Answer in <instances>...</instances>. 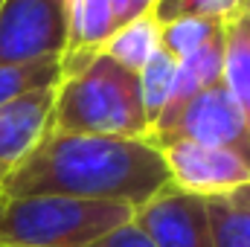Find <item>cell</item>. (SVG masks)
<instances>
[{
	"mask_svg": "<svg viewBox=\"0 0 250 247\" xmlns=\"http://www.w3.org/2000/svg\"><path fill=\"white\" fill-rule=\"evenodd\" d=\"M172 186L160 148L148 140L47 131L3 181L0 198L67 195L143 206Z\"/></svg>",
	"mask_w": 250,
	"mask_h": 247,
	"instance_id": "cell-1",
	"label": "cell"
},
{
	"mask_svg": "<svg viewBox=\"0 0 250 247\" xmlns=\"http://www.w3.org/2000/svg\"><path fill=\"white\" fill-rule=\"evenodd\" d=\"M50 128L64 134L148 140L151 125L143 105L140 73L105 53L62 64Z\"/></svg>",
	"mask_w": 250,
	"mask_h": 247,
	"instance_id": "cell-2",
	"label": "cell"
},
{
	"mask_svg": "<svg viewBox=\"0 0 250 247\" xmlns=\"http://www.w3.org/2000/svg\"><path fill=\"white\" fill-rule=\"evenodd\" d=\"M134 221V206L67 195L0 198V242L23 247H90Z\"/></svg>",
	"mask_w": 250,
	"mask_h": 247,
	"instance_id": "cell-3",
	"label": "cell"
},
{
	"mask_svg": "<svg viewBox=\"0 0 250 247\" xmlns=\"http://www.w3.org/2000/svg\"><path fill=\"white\" fill-rule=\"evenodd\" d=\"M70 0H3L0 64L53 62L67 53Z\"/></svg>",
	"mask_w": 250,
	"mask_h": 247,
	"instance_id": "cell-4",
	"label": "cell"
},
{
	"mask_svg": "<svg viewBox=\"0 0 250 247\" xmlns=\"http://www.w3.org/2000/svg\"><path fill=\"white\" fill-rule=\"evenodd\" d=\"M169 140H192V143L227 148L250 163V128L239 105L233 102L230 90L224 87V82L198 93L163 131L148 137V143L154 145Z\"/></svg>",
	"mask_w": 250,
	"mask_h": 247,
	"instance_id": "cell-5",
	"label": "cell"
},
{
	"mask_svg": "<svg viewBox=\"0 0 250 247\" xmlns=\"http://www.w3.org/2000/svg\"><path fill=\"white\" fill-rule=\"evenodd\" d=\"M157 148L172 175V186L184 192L209 198L250 184V163L236 151L192 143V140H169L160 143Z\"/></svg>",
	"mask_w": 250,
	"mask_h": 247,
	"instance_id": "cell-6",
	"label": "cell"
},
{
	"mask_svg": "<svg viewBox=\"0 0 250 247\" xmlns=\"http://www.w3.org/2000/svg\"><path fill=\"white\" fill-rule=\"evenodd\" d=\"M134 224L151 239L154 247H212L204 198L178 186H169L137 206Z\"/></svg>",
	"mask_w": 250,
	"mask_h": 247,
	"instance_id": "cell-7",
	"label": "cell"
},
{
	"mask_svg": "<svg viewBox=\"0 0 250 247\" xmlns=\"http://www.w3.org/2000/svg\"><path fill=\"white\" fill-rule=\"evenodd\" d=\"M56 87L32 90L0 108V186L53 125Z\"/></svg>",
	"mask_w": 250,
	"mask_h": 247,
	"instance_id": "cell-8",
	"label": "cell"
},
{
	"mask_svg": "<svg viewBox=\"0 0 250 247\" xmlns=\"http://www.w3.org/2000/svg\"><path fill=\"white\" fill-rule=\"evenodd\" d=\"M224 29H227V26H224ZM221 73H224V32H221L218 38H212L207 47H201L198 53H192V56H187V59L178 62L172 96H169V102H166L160 120L154 123L151 134L163 131L198 93H204L207 87L218 84V82H221ZM151 134H148V137H151Z\"/></svg>",
	"mask_w": 250,
	"mask_h": 247,
	"instance_id": "cell-9",
	"label": "cell"
},
{
	"mask_svg": "<svg viewBox=\"0 0 250 247\" xmlns=\"http://www.w3.org/2000/svg\"><path fill=\"white\" fill-rule=\"evenodd\" d=\"M212 247H250V184L204 198Z\"/></svg>",
	"mask_w": 250,
	"mask_h": 247,
	"instance_id": "cell-10",
	"label": "cell"
},
{
	"mask_svg": "<svg viewBox=\"0 0 250 247\" xmlns=\"http://www.w3.org/2000/svg\"><path fill=\"white\" fill-rule=\"evenodd\" d=\"M224 87L239 105L242 117L250 128V23L242 18L230 21L224 29Z\"/></svg>",
	"mask_w": 250,
	"mask_h": 247,
	"instance_id": "cell-11",
	"label": "cell"
},
{
	"mask_svg": "<svg viewBox=\"0 0 250 247\" xmlns=\"http://www.w3.org/2000/svg\"><path fill=\"white\" fill-rule=\"evenodd\" d=\"M157 50H160V23H157L154 15L140 18V21L123 26V29H117L114 38L102 47L105 56H111L114 62H120L123 67L134 70V73H140L143 64Z\"/></svg>",
	"mask_w": 250,
	"mask_h": 247,
	"instance_id": "cell-12",
	"label": "cell"
},
{
	"mask_svg": "<svg viewBox=\"0 0 250 247\" xmlns=\"http://www.w3.org/2000/svg\"><path fill=\"white\" fill-rule=\"evenodd\" d=\"M62 82V59L32 64H0V108L44 87H56Z\"/></svg>",
	"mask_w": 250,
	"mask_h": 247,
	"instance_id": "cell-13",
	"label": "cell"
},
{
	"mask_svg": "<svg viewBox=\"0 0 250 247\" xmlns=\"http://www.w3.org/2000/svg\"><path fill=\"white\" fill-rule=\"evenodd\" d=\"M224 26L227 23L207 21V18H178V21L160 23V50H166L172 59L181 62L198 53L201 47H207L212 38H218Z\"/></svg>",
	"mask_w": 250,
	"mask_h": 247,
	"instance_id": "cell-14",
	"label": "cell"
},
{
	"mask_svg": "<svg viewBox=\"0 0 250 247\" xmlns=\"http://www.w3.org/2000/svg\"><path fill=\"white\" fill-rule=\"evenodd\" d=\"M175 73H178V59H172L166 50H157L140 70V90H143V105L148 114V125L154 128V123L160 120L172 87H175ZM151 134V131H148Z\"/></svg>",
	"mask_w": 250,
	"mask_h": 247,
	"instance_id": "cell-15",
	"label": "cell"
},
{
	"mask_svg": "<svg viewBox=\"0 0 250 247\" xmlns=\"http://www.w3.org/2000/svg\"><path fill=\"white\" fill-rule=\"evenodd\" d=\"M248 0H157L154 18L157 23H169L178 18H207L218 23H230L242 18Z\"/></svg>",
	"mask_w": 250,
	"mask_h": 247,
	"instance_id": "cell-16",
	"label": "cell"
},
{
	"mask_svg": "<svg viewBox=\"0 0 250 247\" xmlns=\"http://www.w3.org/2000/svg\"><path fill=\"white\" fill-rule=\"evenodd\" d=\"M108 3H111L117 29H123V26L140 21V18L154 15V9H157V0H108Z\"/></svg>",
	"mask_w": 250,
	"mask_h": 247,
	"instance_id": "cell-17",
	"label": "cell"
},
{
	"mask_svg": "<svg viewBox=\"0 0 250 247\" xmlns=\"http://www.w3.org/2000/svg\"><path fill=\"white\" fill-rule=\"evenodd\" d=\"M90 247H154L151 245V239L131 221V224H123V227H117L114 233H108V236H102L99 242H93Z\"/></svg>",
	"mask_w": 250,
	"mask_h": 247,
	"instance_id": "cell-18",
	"label": "cell"
},
{
	"mask_svg": "<svg viewBox=\"0 0 250 247\" xmlns=\"http://www.w3.org/2000/svg\"><path fill=\"white\" fill-rule=\"evenodd\" d=\"M0 247H23V245H3V242H0Z\"/></svg>",
	"mask_w": 250,
	"mask_h": 247,
	"instance_id": "cell-19",
	"label": "cell"
},
{
	"mask_svg": "<svg viewBox=\"0 0 250 247\" xmlns=\"http://www.w3.org/2000/svg\"><path fill=\"white\" fill-rule=\"evenodd\" d=\"M245 21H248V23H250V9H248V12H245Z\"/></svg>",
	"mask_w": 250,
	"mask_h": 247,
	"instance_id": "cell-20",
	"label": "cell"
},
{
	"mask_svg": "<svg viewBox=\"0 0 250 247\" xmlns=\"http://www.w3.org/2000/svg\"><path fill=\"white\" fill-rule=\"evenodd\" d=\"M248 9H250V0H248ZM248 9H245V12H248Z\"/></svg>",
	"mask_w": 250,
	"mask_h": 247,
	"instance_id": "cell-21",
	"label": "cell"
},
{
	"mask_svg": "<svg viewBox=\"0 0 250 247\" xmlns=\"http://www.w3.org/2000/svg\"><path fill=\"white\" fill-rule=\"evenodd\" d=\"M0 3H3V0H0Z\"/></svg>",
	"mask_w": 250,
	"mask_h": 247,
	"instance_id": "cell-22",
	"label": "cell"
}]
</instances>
